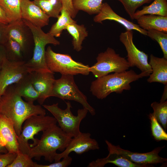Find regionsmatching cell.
Masks as SVG:
<instances>
[{
    "mask_svg": "<svg viewBox=\"0 0 167 167\" xmlns=\"http://www.w3.org/2000/svg\"><path fill=\"white\" fill-rule=\"evenodd\" d=\"M21 2V0H0V6L9 23L22 19Z\"/></svg>",
    "mask_w": 167,
    "mask_h": 167,
    "instance_id": "25",
    "label": "cell"
},
{
    "mask_svg": "<svg viewBox=\"0 0 167 167\" xmlns=\"http://www.w3.org/2000/svg\"><path fill=\"white\" fill-rule=\"evenodd\" d=\"M8 152L6 149L1 144L0 142V153H6Z\"/></svg>",
    "mask_w": 167,
    "mask_h": 167,
    "instance_id": "42",
    "label": "cell"
},
{
    "mask_svg": "<svg viewBox=\"0 0 167 167\" xmlns=\"http://www.w3.org/2000/svg\"><path fill=\"white\" fill-rule=\"evenodd\" d=\"M7 58L6 54L3 45L0 44V71L4 61Z\"/></svg>",
    "mask_w": 167,
    "mask_h": 167,
    "instance_id": "39",
    "label": "cell"
},
{
    "mask_svg": "<svg viewBox=\"0 0 167 167\" xmlns=\"http://www.w3.org/2000/svg\"><path fill=\"white\" fill-rule=\"evenodd\" d=\"M21 8L22 19L41 28L49 24L50 17L33 1L21 0Z\"/></svg>",
    "mask_w": 167,
    "mask_h": 167,
    "instance_id": "16",
    "label": "cell"
},
{
    "mask_svg": "<svg viewBox=\"0 0 167 167\" xmlns=\"http://www.w3.org/2000/svg\"><path fill=\"white\" fill-rule=\"evenodd\" d=\"M91 136L89 133L81 132L78 135L72 138L65 149L61 153L56 154L54 162L69 156L72 152L80 155L90 150L99 149L100 147L98 143Z\"/></svg>",
    "mask_w": 167,
    "mask_h": 167,
    "instance_id": "13",
    "label": "cell"
},
{
    "mask_svg": "<svg viewBox=\"0 0 167 167\" xmlns=\"http://www.w3.org/2000/svg\"><path fill=\"white\" fill-rule=\"evenodd\" d=\"M13 86L17 93L27 101L34 103L38 99L39 93L33 85L29 73Z\"/></svg>",
    "mask_w": 167,
    "mask_h": 167,
    "instance_id": "21",
    "label": "cell"
},
{
    "mask_svg": "<svg viewBox=\"0 0 167 167\" xmlns=\"http://www.w3.org/2000/svg\"><path fill=\"white\" fill-rule=\"evenodd\" d=\"M57 122L53 117L43 115H32L25 120L17 139L20 151L29 155L31 147L35 145L38 139L35 135L43 131L54 125Z\"/></svg>",
    "mask_w": 167,
    "mask_h": 167,
    "instance_id": "5",
    "label": "cell"
},
{
    "mask_svg": "<svg viewBox=\"0 0 167 167\" xmlns=\"http://www.w3.org/2000/svg\"><path fill=\"white\" fill-rule=\"evenodd\" d=\"M153 110V113L159 123L161 124L165 131L167 128V101H155L151 105Z\"/></svg>",
    "mask_w": 167,
    "mask_h": 167,
    "instance_id": "30",
    "label": "cell"
},
{
    "mask_svg": "<svg viewBox=\"0 0 167 167\" xmlns=\"http://www.w3.org/2000/svg\"><path fill=\"white\" fill-rule=\"evenodd\" d=\"M7 25L0 22V44L4 45L8 39L6 33Z\"/></svg>",
    "mask_w": 167,
    "mask_h": 167,
    "instance_id": "38",
    "label": "cell"
},
{
    "mask_svg": "<svg viewBox=\"0 0 167 167\" xmlns=\"http://www.w3.org/2000/svg\"><path fill=\"white\" fill-rule=\"evenodd\" d=\"M136 20L138 25L144 30L152 29L167 33V16L145 15Z\"/></svg>",
    "mask_w": 167,
    "mask_h": 167,
    "instance_id": "19",
    "label": "cell"
},
{
    "mask_svg": "<svg viewBox=\"0 0 167 167\" xmlns=\"http://www.w3.org/2000/svg\"><path fill=\"white\" fill-rule=\"evenodd\" d=\"M33 1L49 17L57 18L62 9L61 0H34Z\"/></svg>",
    "mask_w": 167,
    "mask_h": 167,
    "instance_id": "26",
    "label": "cell"
},
{
    "mask_svg": "<svg viewBox=\"0 0 167 167\" xmlns=\"http://www.w3.org/2000/svg\"><path fill=\"white\" fill-rule=\"evenodd\" d=\"M0 22L5 24H8L9 23V21L6 16L4 11L0 6Z\"/></svg>",
    "mask_w": 167,
    "mask_h": 167,
    "instance_id": "40",
    "label": "cell"
},
{
    "mask_svg": "<svg viewBox=\"0 0 167 167\" xmlns=\"http://www.w3.org/2000/svg\"><path fill=\"white\" fill-rule=\"evenodd\" d=\"M0 114L12 120L19 136L26 120L32 115H45L46 111L41 105L24 101L12 85L7 88L0 98Z\"/></svg>",
    "mask_w": 167,
    "mask_h": 167,
    "instance_id": "1",
    "label": "cell"
},
{
    "mask_svg": "<svg viewBox=\"0 0 167 167\" xmlns=\"http://www.w3.org/2000/svg\"><path fill=\"white\" fill-rule=\"evenodd\" d=\"M152 135L156 141L167 140V134L160 125L153 113L149 115Z\"/></svg>",
    "mask_w": 167,
    "mask_h": 167,
    "instance_id": "32",
    "label": "cell"
},
{
    "mask_svg": "<svg viewBox=\"0 0 167 167\" xmlns=\"http://www.w3.org/2000/svg\"><path fill=\"white\" fill-rule=\"evenodd\" d=\"M22 19L31 31L34 43L32 57L27 62H25L28 71L30 73L33 71H50L47 67L45 62V47L48 44L58 45L60 44V42L49 32H45L41 28Z\"/></svg>",
    "mask_w": 167,
    "mask_h": 167,
    "instance_id": "4",
    "label": "cell"
},
{
    "mask_svg": "<svg viewBox=\"0 0 167 167\" xmlns=\"http://www.w3.org/2000/svg\"><path fill=\"white\" fill-rule=\"evenodd\" d=\"M3 45L8 60L11 61L21 60L24 50L18 42L11 38H8Z\"/></svg>",
    "mask_w": 167,
    "mask_h": 167,
    "instance_id": "29",
    "label": "cell"
},
{
    "mask_svg": "<svg viewBox=\"0 0 167 167\" xmlns=\"http://www.w3.org/2000/svg\"><path fill=\"white\" fill-rule=\"evenodd\" d=\"M57 21L52 26L49 32L55 37L60 36L63 31L70 24L75 22L69 13L62 8Z\"/></svg>",
    "mask_w": 167,
    "mask_h": 167,
    "instance_id": "28",
    "label": "cell"
},
{
    "mask_svg": "<svg viewBox=\"0 0 167 167\" xmlns=\"http://www.w3.org/2000/svg\"><path fill=\"white\" fill-rule=\"evenodd\" d=\"M108 163L113 164L119 167H146L133 162L122 156L110 152L105 157L91 161L87 167H103Z\"/></svg>",
    "mask_w": 167,
    "mask_h": 167,
    "instance_id": "20",
    "label": "cell"
},
{
    "mask_svg": "<svg viewBox=\"0 0 167 167\" xmlns=\"http://www.w3.org/2000/svg\"><path fill=\"white\" fill-rule=\"evenodd\" d=\"M29 74L33 85L39 94L37 101L42 105L47 98L50 97L55 80L54 73L51 71H33Z\"/></svg>",
    "mask_w": 167,
    "mask_h": 167,
    "instance_id": "14",
    "label": "cell"
},
{
    "mask_svg": "<svg viewBox=\"0 0 167 167\" xmlns=\"http://www.w3.org/2000/svg\"><path fill=\"white\" fill-rule=\"evenodd\" d=\"M149 64L151 66L152 73L147 79L148 83L159 82L167 84V59L150 55Z\"/></svg>",
    "mask_w": 167,
    "mask_h": 167,
    "instance_id": "18",
    "label": "cell"
},
{
    "mask_svg": "<svg viewBox=\"0 0 167 167\" xmlns=\"http://www.w3.org/2000/svg\"><path fill=\"white\" fill-rule=\"evenodd\" d=\"M167 99V84L165 85L163 95L160 100V101H165Z\"/></svg>",
    "mask_w": 167,
    "mask_h": 167,
    "instance_id": "41",
    "label": "cell"
},
{
    "mask_svg": "<svg viewBox=\"0 0 167 167\" xmlns=\"http://www.w3.org/2000/svg\"><path fill=\"white\" fill-rule=\"evenodd\" d=\"M34 163L29 155L19 150L13 161L7 167H34Z\"/></svg>",
    "mask_w": 167,
    "mask_h": 167,
    "instance_id": "34",
    "label": "cell"
},
{
    "mask_svg": "<svg viewBox=\"0 0 167 167\" xmlns=\"http://www.w3.org/2000/svg\"><path fill=\"white\" fill-rule=\"evenodd\" d=\"M27 26L22 19L9 23L6 26V33L8 38H11L18 42L24 51L28 42L26 31Z\"/></svg>",
    "mask_w": 167,
    "mask_h": 167,
    "instance_id": "22",
    "label": "cell"
},
{
    "mask_svg": "<svg viewBox=\"0 0 167 167\" xmlns=\"http://www.w3.org/2000/svg\"><path fill=\"white\" fill-rule=\"evenodd\" d=\"M45 60L48 69L54 73H59L65 75L80 74L87 75L90 72L88 65L75 61L69 54L56 53L50 46L45 50Z\"/></svg>",
    "mask_w": 167,
    "mask_h": 167,
    "instance_id": "7",
    "label": "cell"
},
{
    "mask_svg": "<svg viewBox=\"0 0 167 167\" xmlns=\"http://www.w3.org/2000/svg\"><path fill=\"white\" fill-rule=\"evenodd\" d=\"M29 73L24 62L6 58L0 71V98L8 87L17 83Z\"/></svg>",
    "mask_w": 167,
    "mask_h": 167,
    "instance_id": "12",
    "label": "cell"
},
{
    "mask_svg": "<svg viewBox=\"0 0 167 167\" xmlns=\"http://www.w3.org/2000/svg\"><path fill=\"white\" fill-rule=\"evenodd\" d=\"M62 8L66 10L70 14L71 17L74 19L76 16L78 11L74 8L72 2V0H61Z\"/></svg>",
    "mask_w": 167,
    "mask_h": 167,
    "instance_id": "37",
    "label": "cell"
},
{
    "mask_svg": "<svg viewBox=\"0 0 167 167\" xmlns=\"http://www.w3.org/2000/svg\"><path fill=\"white\" fill-rule=\"evenodd\" d=\"M66 107L62 109L58 107V103L52 105H44L43 107L49 111L56 119L60 128L72 138L80 133V125L86 116L88 111L86 109H79L77 114L75 116L71 112L72 106L69 101L66 102Z\"/></svg>",
    "mask_w": 167,
    "mask_h": 167,
    "instance_id": "6",
    "label": "cell"
},
{
    "mask_svg": "<svg viewBox=\"0 0 167 167\" xmlns=\"http://www.w3.org/2000/svg\"><path fill=\"white\" fill-rule=\"evenodd\" d=\"M17 137L12 120L0 114V142L8 152L17 153L19 150Z\"/></svg>",
    "mask_w": 167,
    "mask_h": 167,
    "instance_id": "15",
    "label": "cell"
},
{
    "mask_svg": "<svg viewBox=\"0 0 167 167\" xmlns=\"http://www.w3.org/2000/svg\"><path fill=\"white\" fill-rule=\"evenodd\" d=\"M113 20L121 24L126 30H136L141 34L147 36V31L141 28L139 26L122 17L116 13L107 2L102 3L100 12L94 17L95 22L102 23L104 20Z\"/></svg>",
    "mask_w": 167,
    "mask_h": 167,
    "instance_id": "17",
    "label": "cell"
},
{
    "mask_svg": "<svg viewBox=\"0 0 167 167\" xmlns=\"http://www.w3.org/2000/svg\"><path fill=\"white\" fill-rule=\"evenodd\" d=\"M97 62L90 67V71L97 78L110 73H120L127 71L129 65L125 58L116 53L112 48L108 47L104 52L99 53Z\"/></svg>",
    "mask_w": 167,
    "mask_h": 167,
    "instance_id": "9",
    "label": "cell"
},
{
    "mask_svg": "<svg viewBox=\"0 0 167 167\" xmlns=\"http://www.w3.org/2000/svg\"><path fill=\"white\" fill-rule=\"evenodd\" d=\"M103 0H72L73 6L78 11H84L89 14H97L100 11Z\"/></svg>",
    "mask_w": 167,
    "mask_h": 167,
    "instance_id": "27",
    "label": "cell"
},
{
    "mask_svg": "<svg viewBox=\"0 0 167 167\" xmlns=\"http://www.w3.org/2000/svg\"><path fill=\"white\" fill-rule=\"evenodd\" d=\"M150 75L147 72L137 74L132 70L109 74L92 82L90 91L97 99H103L112 92L121 94L124 90H130L131 83Z\"/></svg>",
    "mask_w": 167,
    "mask_h": 167,
    "instance_id": "2",
    "label": "cell"
},
{
    "mask_svg": "<svg viewBox=\"0 0 167 167\" xmlns=\"http://www.w3.org/2000/svg\"><path fill=\"white\" fill-rule=\"evenodd\" d=\"M122 4L126 12L131 19L136 9L143 4L150 3L154 0H117Z\"/></svg>",
    "mask_w": 167,
    "mask_h": 167,
    "instance_id": "33",
    "label": "cell"
},
{
    "mask_svg": "<svg viewBox=\"0 0 167 167\" xmlns=\"http://www.w3.org/2000/svg\"><path fill=\"white\" fill-rule=\"evenodd\" d=\"M145 15L167 16V0H154L150 5L143 7L141 10L136 11L133 19H137Z\"/></svg>",
    "mask_w": 167,
    "mask_h": 167,
    "instance_id": "24",
    "label": "cell"
},
{
    "mask_svg": "<svg viewBox=\"0 0 167 167\" xmlns=\"http://www.w3.org/2000/svg\"><path fill=\"white\" fill-rule=\"evenodd\" d=\"M72 158L69 156L62 158V160L48 165L39 164L34 163V167H67L71 163Z\"/></svg>",
    "mask_w": 167,
    "mask_h": 167,
    "instance_id": "35",
    "label": "cell"
},
{
    "mask_svg": "<svg viewBox=\"0 0 167 167\" xmlns=\"http://www.w3.org/2000/svg\"><path fill=\"white\" fill-rule=\"evenodd\" d=\"M119 40L127 51V60L130 67L135 66L141 72H147L150 74L152 69L148 62V55L139 49L134 45L132 30H126L122 32L119 36Z\"/></svg>",
    "mask_w": 167,
    "mask_h": 167,
    "instance_id": "11",
    "label": "cell"
},
{
    "mask_svg": "<svg viewBox=\"0 0 167 167\" xmlns=\"http://www.w3.org/2000/svg\"><path fill=\"white\" fill-rule=\"evenodd\" d=\"M109 152L122 156L131 161L146 167L152 165L163 163L167 162V159L161 157L159 153L165 147H158L151 151L146 153L133 152L121 148L119 146L115 145L107 140L105 141Z\"/></svg>",
    "mask_w": 167,
    "mask_h": 167,
    "instance_id": "10",
    "label": "cell"
},
{
    "mask_svg": "<svg viewBox=\"0 0 167 167\" xmlns=\"http://www.w3.org/2000/svg\"><path fill=\"white\" fill-rule=\"evenodd\" d=\"M16 155V153L8 152L0 153V167H7L13 161Z\"/></svg>",
    "mask_w": 167,
    "mask_h": 167,
    "instance_id": "36",
    "label": "cell"
},
{
    "mask_svg": "<svg viewBox=\"0 0 167 167\" xmlns=\"http://www.w3.org/2000/svg\"><path fill=\"white\" fill-rule=\"evenodd\" d=\"M147 36L158 43L163 52V57L167 59V33L151 29L147 31Z\"/></svg>",
    "mask_w": 167,
    "mask_h": 167,
    "instance_id": "31",
    "label": "cell"
},
{
    "mask_svg": "<svg viewBox=\"0 0 167 167\" xmlns=\"http://www.w3.org/2000/svg\"><path fill=\"white\" fill-rule=\"evenodd\" d=\"M66 30L72 37V44L74 49L77 52L81 51L82 49L83 42L88 35L84 25H79L75 21L69 24Z\"/></svg>",
    "mask_w": 167,
    "mask_h": 167,
    "instance_id": "23",
    "label": "cell"
},
{
    "mask_svg": "<svg viewBox=\"0 0 167 167\" xmlns=\"http://www.w3.org/2000/svg\"><path fill=\"white\" fill-rule=\"evenodd\" d=\"M72 137L63 131L56 124L43 131L36 144L31 147L29 155L32 158L39 160L44 157L46 161H54L56 152L63 151Z\"/></svg>",
    "mask_w": 167,
    "mask_h": 167,
    "instance_id": "3",
    "label": "cell"
},
{
    "mask_svg": "<svg viewBox=\"0 0 167 167\" xmlns=\"http://www.w3.org/2000/svg\"><path fill=\"white\" fill-rule=\"evenodd\" d=\"M50 96L76 101L87 109L92 115L96 114L95 109L88 102L86 96L75 84L74 75H62L59 79H55Z\"/></svg>",
    "mask_w": 167,
    "mask_h": 167,
    "instance_id": "8",
    "label": "cell"
}]
</instances>
